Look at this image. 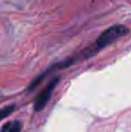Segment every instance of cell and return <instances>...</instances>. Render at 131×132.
I'll list each match as a JSON object with an SVG mask.
<instances>
[{"mask_svg":"<svg viewBox=\"0 0 131 132\" xmlns=\"http://www.w3.org/2000/svg\"><path fill=\"white\" fill-rule=\"evenodd\" d=\"M128 32V29L124 25L117 24L108 28L105 31H103L99 38L96 40L94 47L97 50H101L106 46L111 44L116 40L119 39L120 37L126 35Z\"/></svg>","mask_w":131,"mask_h":132,"instance_id":"cell-1","label":"cell"},{"mask_svg":"<svg viewBox=\"0 0 131 132\" xmlns=\"http://www.w3.org/2000/svg\"><path fill=\"white\" fill-rule=\"evenodd\" d=\"M60 77H57L55 78H53L47 85V86L39 94V95L37 96V99L35 101L34 103V109L36 111H41L42 110H44V108L46 107L48 102H49V98H50L51 94L53 93V90L55 89V87L57 86L58 83L59 82Z\"/></svg>","mask_w":131,"mask_h":132,"instance_id":"cell-2","label":"cell"},{"mask_svg":"<svg viewBox=\"0 0 131 132\" xmlns=\"http://www.w3.org/2000/svg\"><path fill=\"white\" fill-rule=\"evenodd\" d=\"M23 128V124L21 121H11L7 122L6 124L2 127L1 132H20Z\"/></svg>","mask_w":131,"mask_h":132,"instance_id":"cell-3","label":"cell"},{"mask_svg":"<svg viewBox=\"0 0 131 132\" xmlns=\"http://www.w3.org/2000/svg\"><path fill=\"white\" fill-rule=\"evenodd\" d=\"M15 109V105H10V106H6V107L3 108V109L0 110V121L2 120H4L5 118L8 117L13 111Z\"/></svg>","mask_w":131,"mask_h":132,"instance_id":"cell-4","label":"cell"}]
</instances>
